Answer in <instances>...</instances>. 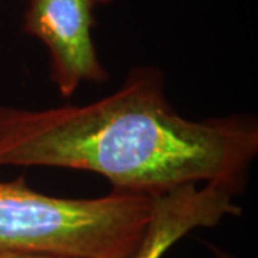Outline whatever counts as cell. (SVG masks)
Listing matches in <instances>:
<instances>
[{
  "mask_svg": "<svg viewBox=\"0 0 258 258\" xmlns=\"http://www.w3.org/2000/svg\"><path fill=\"white\" fill-rule=\"evenodd\" d=\"M258 154L249 115L184 118L164 74L132 68L118 91L86 105L43 111L0 106V166H53L105 176L113 191L159 197L218 182L240 195Z\"/></svg>",
  "mask_w": 258,
  "mask_h": 258,
  "instance_id": "obj_1",
  "label": "cell"
},
{
  "mask_svg": "<svg viewBox=\"0 0 258 258\" xmlns=\"http://www.w3.org/2000/svg\"><path fill=\"white\" fill-rule=\"evenodd\" d=\"M154 198L120 191L98 198H57L33 191L23 175L0 181V248L129 258L147 232Z\"/></svg>",
  "mask_w": 258,
  "mask_h": 258,
  "instance_id": "obj_2",
  "label": "cell"
},
{
  "mask_svg": "<svg viewBox=\"0 0 258 258\" xmlns=\"http://www.w3.org/2000/svg\"><path fill=\"white\" fill-rule=\"evenodd\" d=\"M108 2L25 0L23 32L47 47L50 81L63 98H71L83 82L108 81L92 39L95 8Z\"/></svg>",
  "mask_w": 258,
  "mask_h": 258,
  "instance_id": "obj_3",
  "label": "cell"
},
{
  "mask_svg": "<svg viewBox=\"0 0 258 258\" xmlns=\"http://www.w3.org/2000/svg\"><path fill=\"white\" fill-rule=\"evenodd\" d=\"M237 194L218 182L189 184L154 198L147 232L129 258H162L175 242L195 228H210L227 215H240Z\"/></svg>",
  "mask_w": 258,
  "mask_h": 258,
  "instance_id": "obj_4",
  "label": "cell"
},
{
  "mask_svg": "<svg viewBox=\"0 0 258 258\" xmlns=\"http://www.w3.org/2000/svg\"><path fill=\"white\" fill-rule=\"evenodd\" d=\"M0 258H69L50 255V254H39V252H25V251H15V249L0 248Z\"/></svg>",
  "mask_w": 258,
  "mask_h": 258,
  "instance_id": "obj_5",
  "label": "cell"
},
{
  "mask_svg": "<svg viewBox=\"0 0 258 258\" xmlns=\"http://www.w3.org/2000/svg\"><path fill=\"white\" fill-rule=\"evenodd\" d=\"M211 248L214 249V254L217 255V258H237L234 257L232 254H230V252H227V251H222V249L215 248V247H211Z\"/></svg>",
  "mask_w": 258,
  "mask_h": 258,
  "instance_id": "obj_6",
  "label": "cell"
}]
</instances>
